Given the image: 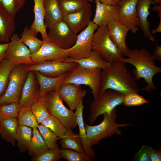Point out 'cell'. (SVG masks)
I'll use <instances>...</instances> for the list:
<instances>
[{
    "instance_id": "23",
    "label": "cell",
    "mask_w": 161,
    "mask_h": 161,
    "mask_svg": "<svg viewBox=\"0 0 161 161\" xmlns=\"http://www.w3.org/2000/svg\"><path fill=\"white\" fill-rule=\"evenodd\" d=\"M63 61L77 63L79 66L89 69L100 68L102 70L108 67L110 63L105 61L97 52L92 51L87 57L80 59H73L68 57Z\"/></svg>"
},
{
    "instance_id": "30",
    "label": "cell",
    "mask_w": 161,
    "mask_h": 161,
    "mask_svg": "<svg viewBox=\"0 0 161 161\" xmlns=\"http://www.w3.org/2000/svg\"><path fill=\"white\" fill-rule=\"evenodd\" d=\"M32 129L25 126L18 125L16 140L20 151L24 153L27 150L32 136Z\"/></svg>"
},
{
    "instance_id": "49",
    "label": "cell",
    "mask_w": 161,
    "mask_h": 161,
    "mask_svg": "<svg viewBox=\"0 0 161 161\" xmlns=\"http://www.w3.org/2000/svg\"><path fill=\"white\" fill-rule=\"evenodd\" d=\"M152 9L154 12L161 10V4H159V5H154V7L152 8Z\"/></svg>"
},
{
    "instance_id": "35",
    "label": "cell",
    "mask_w": 161,
    "mask_h": 161,
    "mask_svg": "<svg viewBox=\"0 0 161 161\" xmlns=\"http://www.w3.org/2000/svg\"><path fill=\"white\" fill-rule=\"evenodd\" d=\"M26 0H0V7L14 18L19 11L23 8Z\"/></svg>"
},
{
    "instance_id": "48",
    "label": "cell",
    "mask_w": 161,
    "mask_h": 161,
    "mask_svg": "<svg viewBox=\"0 0 161 161\" xmlns=\"http://www.w3.org/2000/svg\"><path fill=\"white\" fill-rule=\"evenodd\" d=\"M158 12V15L160 19V22L157 27L155 29L152 30L151 31V33L153 34L161 32V10L159 11Z\"/></svg>"
},
{
    "instance_id": "12",
    "label": "cell",
    "mask_w": 161,
    "mask_h": 161,
    "mask_svg": "<svg viewBox=\"0 0 161 161\" xmlns=\"http://www.w3.org/2000/svg\"><path fill=\"white\" fill-rule=\"evenodd\" d=\"M10 40L6 51L5 58L10 60L14 66L34 63L29 49L22 42L17 34H13Z\"/></svg>"
},
{
    "instance_id": "42",
    "label": "cell",
    "mask_w": 161,
    "mask_h": 161,
    "mask_svg": "<svg viewBox=\"0 0 161 161\" xmlns=\"http://www.w3.org/2000/svg\"><path fill=\"white\" fill-rule=\"evenodd\" d=\"M149 103V101L145 99L138 93L132 92L124 95L123 104L126 106H138Z\"/></svg>"
},
{
    "instance_id": "7",
    "label": "cell",
    "mask_w": 161,
    "mask_h": 161,
    "mask_svg": "<svg viewBox=\"0 0 161 161\" xmlns=\"http://www.w3.org/2000/svg\"><path fill=\"white\" fill-rule=\"evenodd\" d=\"M92 50L97 52L105 61L110 64L124 56L109 38L107 26L98 27L95 32Z\"/></svg>"
},
{
    "instance_id": "39",
    "label": "cell",
    "mask_w": 161,
    "mask_h": 161,
    "mask_svg": "<svg viewBox=\"0 0 161 161\" xmlns=\"http://www.w3.org/2000/svg\"><path fill=\"white\" fill-rule=\"evenodd\" d=\"M21 109L17 103L0 106V121L10 117L17 118Z\"/></svg>"
},
{
    "instance_id": "20",
    "label": "cell",
    "mask_w": 161,
    "mask_h": 161,
    "mask_svg": "<svg viewBox=\"0 0 161 161\" xmlns=\"http://www.w3.org/2000/svg\"><path fill=\"white\" fill-rule=\"evenodd\" d=\"M96 8L93 21L98 27L107 26L112 20L117 21L118 6L101 3L98 0H95Z\"/></svg>"
},
{
    "instance_id": "6",
    "label": "cell",
    "mask_w": 161,
    "mask_h": 161,
    "mask_svg": "<svg viewBox=\"0 0 161 161\" xmlns=\"http://www.w3.org/2000/svg\"><path fill=\"white\" fill-rule=\"evenodd\" d=\"M26 65L20 64L15 66L12 69L6 90L0 97V106L13 103H19L29 72L26 68Z\"/></svg>"
},
{
    "instance_id": "37",
    "label": "cell",
    "mask_w": 161,
    "mask_h": 161,
    "mask_svg": "<svg viewBox=\"0 0 161 161\" xmlns=\"http://www.w3.org/2000/svg\"><path fill=\"white\" fill-rule=\"evenodd\" d=\"M37 128L48 148L58 147L56 143L58 137L50 129L41 124Z\"/></svg>"
},
{
    "instance_id": "14",
    "label": "cell",
    "mask_w": 161,
    "mask_h": 161,
    "mask_svg": "<svg viewBox=\"0 0 161 161\" xmlns=\"http://www.w3.org/2000/svg\"><path fill=\"white\" fill-rule=\"evenodd\" d=\"M41 97L40 87L34 71H29L19 102L21 108L30 107Z\"/></svg>"
},
{
    "instance_id": "36",
    "label": "cell",
    "mask_w": 161,
    "mask_h": 161,
    "mask_svg": "<svg viewBox=\"0 0 161 161\" xmlns=\"http://www.w3.org/2000/svg\"><path fill=\"white\" fill-rule=\"evenodd\" d=\"M40 124L50 129L58 139L63 136L67 129L57 118L50 115Z\"/></svg>"
},
{
    "instance_id": "25",
    "label": "cell",
    "mask_w": 161,
    "mask_h": 161,
    "mask_svg": "<svg viewBox=\"0 0 161 161\" xmlns=\"http://www.w3.org/2000/svg\"><path fill=\"white\" fill-rule=\"evenodd\" d=\"M16 28L14 18L0 7V43H8Z\"/></svg>"
},
{
    "instance_id": "18",
    "label": "cell",
    "mask_w": 161,
    "mask_h": 161,
    "mask_svg": "<svg viewBox=\"0 0 161 161\" xmlns=\"http://www.w3.org/2000/svg\"><path fill=\"white\" fill-rule=\"evenodd\" d=\"M107 29L109 38L125 56L129 49L126 42L129 28L117 21L112 20L107 25Z\"/></svg>"
},
{
    "instance_id": "51",
    "label": "cell",
    "mask_w": 161,
    "mask_h": 161,
    "mask_svg": "<svg viewBox=\"0 0 161 161\" xmlns=\"http://www.w3.org/2000/svg\"><path fill=\"white\" fill-rule=\"evenodd\" d=\"M89 1L93 2L95 0H89Z\"/></svg>"
},
{
    "instance_id": "44",
    "label": "cell",
    "mask_w": 161,
    "mask_h": 161,
    "mask_svg": "<svg viewBox=\"0 0 161 161\" xmlns=\"http://www.w3.org/2000/svg\"><path fill=\"white\" fill-rule=\"evenodd\" d=\"M150 161H160L161 160V150L160 148H152L150 155Z\"/></svg>"
},
{
    "instance_id": "50",
    "label": "cell",
    "mask_w": 161,
    "mask_h": 161,
    "mask_svg": "<svg viewBox=\"0 0 161 161\" xmlns=\"http://www.w3.org/2000/svg\"><path fill=\"white\" fill-rule=\"evenodd\" d=\"M154 1L155 2L156 4H161V0H154Z\"/></svg>"
},
{
    "instance_id": "8",
    "label": "cell",
    "mask_w": 161,
    "mask_h": 161,
    "mask_svg": "<svg viewBox=\"0 0 161 161\" xmlns=\"http://www.w3.org/2000/svg\"><path fill=\"white\" fill-rule=\"evenodd\" d=\"M101 69H89L78 66L69 72L62 84L71 83L89 86L95 99L100 93Z\"/></svg>"
},
{
    "instance_id": "47",
    "label": "cell",
    "mask_w": 161,
    "mask_h": 161,
    "mask_svg": "<svg viewBox=\"0 0 161 161\" xmlns=\"http://www.w3.org/2000/svg\"><path fill=\"white\" fill-rule=\"evenodd\" d=\"M102 3L112 5H116L121 0H98Z\"/></svg>"
},
{
    "instance_id": "17",
    "label": "cell",
    "mask_w": 161,
    "mask_h": 161,
    "mask_svg": "<svg viewBox=\"0 0 161 161\" xmlns=\"http://www.w3.org/2000/svg\"><path fill=\"white\" fill-rule=\"evenodd\" d=\"M34 63L45 61H64L68 57L65 49L61 48L49 41H43L39 50L31 55Z\"/></svg>"
},
{
    "instance_id": "45",
    "label": "cell",
    "mask_w": 161,
    "mask_h": 161,
    "mask_svg": "<svg viewBox=\"0 0 161 161\" xmlns=\"http://www.w3.org/2000/svg\"><path fill=\"white\" fill-rule=\"evenodd\" d=\"M156 47L153 50L152 54L154 59L159 62L161 61V47L157 45L156 43Z\"/></svg>"
},
{
    "instance_id": "13",
    "label": "cell",
    "mask_w": 161,
    "mask_h": 161,
    "mask_svg": "<svg viewBox=\"0 0 161 161\" xmlns=\"http://www.w3.org/2000/svg\"><path fill=\"white\" fill-rule=\"evenodd\" d=\"M138 0H121L118 6L117 21L129 28L133 33L139 29V23L136 9Z\"/></svg>"
},
{
    "instance_id": "27",
    "label": "cell",
    "mask_w": 161,
    "mask_h": 161,
    "mask_svg": "<svg viewBox=\"0 0 161 161\" xmlns=\"http://www.w3.org/2000/svg\"><path fill=\"white\" fill-rule=\"evenodd\" d=\"M16 118L10 117L0 121V135L2 139L14 146L18 126Z\"/></svg>"
},
{
    "instance_id": "15",
    "label": "cell",
    "mask_w": 161,
    "mask_h": 161,
    "mask_svg": "<svg viewBox=\"0 0 161 161\" xmlns=\"http://www.w3.org/2000/svg\"><path fill=\"white\" fill-rule=\"evenodd\" d=\"M92 13L91 5L88 3L79 10L64 16L62 20L77 34L88 26L91 21Z\"/></svg>"
},
{
    "instance_id": "10",
    "label": "cell",
    "mask_w": 161,
    "mask_h": 161,
    "mask_svg": "<svg viewBox=\"0 0 161 161\" xmlns=\"http://www.w3.org/2000/svg\"><path fill=\"white\" fill-rule=\"evenodd\" d=\"M49 28V40L58 47L67 49L75 44L78 35L62 19Z\"/></svg>"
},
{
    "instance_id": "31",
    "label": "cell",
    "mask_w": 161,
    "mask_h": 161,
    "mask_svg": "<svg viewBox=\"0 0 161 161\" xmlns=\"http://www.w3.org/2000/svg\"><path fill=\"white\" fill-rule=\"evenodd\" d=\"M20 39L24 45L28 47L31 54L39 50L43 42L42 40L38 38L36 35L31 32L27 25L24 28Z\"/></svg>"
},
{
    "instance_id": "26",
    "label": "cell",
    "mask_w": 161,
    "mask_h": 161,
    "mask_svg": "<svg viewBox=\"0 0 161 161\" xmlns=\"http://www.w3.org/2000/svg\"><path fill=\"white\" fill-rule=\"evenodd\" d=\"M40 87V95L41 97L46 92L51 91H57L68 73L55 78L49 77L34 71Z\"/></svg>"
},
{
    "instance_id": "22",
    "label": "cell",
    "mask_w": 161,
    "mask_h": 161,
    "mask_svg": "<svg viewBox=\"0 0 161 161\" xmlns=\"http://www.w3.org/2000/svg\"><path fill=\"white\" fill-rule=\"evenodd\" d=\"M83 101V100H82L78 104L75 112L76 116L77 124L79 128L78 134L82 143L84 154L92 160L95 158V153L89 144L85 131L83 117L84 107Z\"/></svg>"
},
{
    "instance_id": "28",
    "label": "cell",
    "mask_w": 161,
    "mask_h": 161,
    "mask_svg": "<svg viewBox=\"0 0 161 161\" xmlns=\"http://www.w3.org/2000/svg\"><path fill=\"white\" fill-rule=\"evenodd\" d=\"M59 143L61 148L71 149L84 154L82 143L79 134L74 133L71 129H67L60 139Z\"/></svg>"
},
{
    "instance_id": "24",
    "label": "cell",
    "mask_w": 161,
    "mask_h": 161,
    "mask_svg": "<svg viewBox=\"0 0 161 161\" xmlns=\"http://www.w3.org/2000/svg\"><path fill=\"white\" fill-rule=\"evenodd\" d=\"M45 11L44 24L46 28H49L63 17L58 0H44Z\"/></svg>"
},
{
    "instance_id": "4",
    "label": "cell",
    "mask_w": 161,
    "mask_h": 161,
    "mask_svg": "<svg viewBox=\"0 0 161 161\" xmlns=\"http://www.w3.org/2000/svg\"><path fill=\"white\" fill-rule=\"evenodd\" d=\"M124 95L111 89L100 92L90 105L88 120L90 125L93 124L100 116L111 112L116 107L122 104Z\"/></svg>"
},
{
    "instance_id": "34",
    "label": "cell",
    "mask_w": 161,
    "mask_h": 161,
    "mask_svg": "<svg viewBox=\"0 0 161 161\" xmlns=\"http://www.w3.org/2000/svg\"><path fill=\"white\" fill-rule=\"evenodd\" d=\"M63 16L76 11L88 3L89 0H58Z\"/></svg>"
},
{
    "instance_id": "19",
    "label": "cell",
    "mask_w": 161,
    "mask_h": 161,
    "mask_svg": "<svg viewBox=\"0 0 161 161\" xmlns=\"http://www.w3.org/2000/svg\"><path fill=\"white\" fill-rule=\"evenodd\" d=\"M156 4L152 0H138L136 9L138 19L139 26L144 37L155 43L156 36L151 32L148 17L150 13L149 9L150 5Z\"/></svg>"
},
{
    "instance_id": "46",
    "label": "cell",
    "mask_w": 161,
    "mask_h": 161,
    "mask_svg": "<svg viewBox=\"0 0 161 161\" xmlns=\"http://www.w3.org/2000/svg\"><path fill=\"white\" fill-rule=\"evenodd\" d=\"M8 44V43H0V63L5 58L6 51Z\"/></svg>"
},
{
    "instance_id": "2",
    "label": "cell",
    "mask_w": 161,
    "mask_h": 161,
    "mask_svg": "<svg viewBox=\"0 0 161 161\" xmlns=\"http://www.w3.org/2000/svg\"><path fill=\"white\" fill-rule=\"evenodd\" d=\"M128 58L123 57L118 61L129 63L135 68L133 70V76L136 80L143 78L147 83L141 89L148 93H151L157 87L153 81V77L161 72V68L155 64V59L152 54L144 48L133 50L129 49L125 55Z\"/></svg>"
},
{
    "instance_id": "40",
    "label": "cell",
    "mask_w": 161,
    "mask_h": 161,
    "mask_svg": "<svg viewBox=\"0 0 161 161\" xmlns=\"http://www.w3.org/2000/svg\"><path fill=\"white\" fill-rule=\"evenodd\" d=\"M59 147L47 150L37 156L32 157V161H58L61 158Z\"/></svg>"
},
{
    "instance_id": "3",
    "label": "cell",
    "mask_w": 161,
    "mask_h": 161,
    "mask_svg": "<svg viewBox=\"0 0 161 161\" xmlns=\"http://www.w3.org/2000/svg\"><path fill=\"white\" fill-rule=\"evenodd\" d=\"M116 112L115 109L109 113L103 114V120L97 125L92 126L84 123L87 137L91 147L98 145L103 139H106L114 134L121 135L122 131L119 129L120 128L134 125L131 124L117 123Z\"/></svg>"
},
{
    "instance_id": "41",
    "label": "cell",
    "mask_w": 161,
    "mask_h": 161,
    "mask_svg": "<svg viewBox=\"0 0 161 161\" xmlns=\"http://www.w3.org/2000/svg\"><path fill=\"white\" fill-rule=\"evenodd\" d=\"M61 158L68 161H90V159L84 154L69 149H60Z\"/></svg>"
},
{
    "instance_id": "38",
    "label": "cell",
    "mask_w": 161,
    "mask_h": 161,
    "mask_svg": "<svg viewBox=\"0 0 161 161\" xmlns=\"http://www.w3.org/2000/svg\"><path fill=\"white\" fill-rule=\"evenodd\" d=\"M32 112L39 124L50 115L41 97L30 107Z\"/></svg>"
},
{
    "instance_id": "43",
    "label": "cell",
    "mask_w": 161,
    "mask_h": 161,
    "mask_svg": "<svg viewBox=\"0 0 161 161\" xmlns=\"http://www.w3.org/2000/svg\"><path fill=\"white\" fill-rule=\"evenodd\" d=\"M152 148L148 145H143L135 154L133 160L150 161V155Z\"/></svg>"
},
{
    "instance_id": "1",
    "label": "cell",
    "mask_w": 161,
    "mask_h": 161,
    "mask_svg": "<svg viewBox=\"0 0 161 161\" xmlns=\"http://www.w3.org/2000/svg\"><path fill=\"white\" fill-rule=\"evenodd\" d=\"M126 64L117 61L101 71L100 92L107 89L116 91L124 95L139 92L137 80L128 70Z\"/></svg>"
},
{
    "instance_id": "21",
    "label": "cell",
    "mask_w": 161,
    "mask_h": 161,
    "mask_svg": "<svg viewBox=\"0 0 161 161\" xmlns=\"http://www.w3.org/2000/svg\"><path fill=\"white\" fill-rule=\"evenodd\" d=\"M33 12L34 19L29 28L34 35H37L40 33L43 41H49L47 32V28L44 24L45 11L43 5L44 0H33Z\"/></svg>"
},
{
    "instance_id": "33",
    "label": "cell",
    "mask_w": 161,
    "mask_h": 161,
    "mask_svg": "<svg viewBox=\"0 0 161 161\" xmlns=\"http://www.w3.org/2000/svg\"><path fill=\"white\" fill-rule=\"evenodd\" d=\"M16 118L18 125L25 126L33 129L37 128L39 124L30 107L21 108Z\"/></svg>"
},
{
    "instance_id": "5",
    "label": "cell",
    "mask_w": 161,
    "mask_h": 161,
    "mask_svg": "<svg viewBox=\"0 0 161 161\" xmlns=\"http://www.w3.org/2000/svg\"><path fill=\"white\" fill-rule=\"evenodd\" d=\"M41 97L50 115L57 118L67 129H73L76 127L77 124L75 112L65 106L57 91L48 92Z\"/></svg>"
},
{
    "instance_id": "11",
    "label": "cell",
    "mask_w": 161,
    "mask_h": 161,
    "mask_svg": "<svg viewBox=\"0 0 161 161\" xmlns=\"http://www.w3.org/2000/svg\"><path fill=\"white\" fill-rule=\"evenodd\" d=\"M78 66L75 62L45 61L27 65L26 68L29 71H38L49 77L55 78L69 72Z\"/></svg>"
},
{
    "instance_id": "32",
    "label": "cell",
    "mask_w": 161,
    "mask_h": 161,
    "mask_svg": "<svg viewBox=\"0 0 161 161\" xmlns=\"http://www.w3.org/2000/svg\"><path fill=\"white\" fill-rule=\"evenodd\" d=\"M14 66L6 58L0 63V97L6 90L10 72Z\"/></svg>"
},
{
    "instance_id": "29",
    "label": "cell",
    "mask_w": 161,
    "mask_h": 161,
    "mask_svg": "<svg viewBox=\"0 0 161 161\" xmlns=\"http://www.w3.org/2000/svg\"><path fill=\"white\" fill-rule=\"evenodd\" d=\"M48 149L37 128L33 129L32 137L27 150L29 154L33 157Z\"/></svg>"
},
{
    "instance_id": "9",
    "label": "cell",
    "mask_w": 161,
    "mask_h": 161,
    "mask_svg": "<svg viewBox=\"0 0 161 161\" xmlns=\"http://www.w3.org/2000/svg\"><path fill=\"white\" fill-rule=\"evenodd\" d=\"M98 26L91 21L88 26L78 35L75 44L70 48L65 49L68 57L80 59L89 56L92 51L93 37Z\"/></svg>"
},
{
    "instance_id": "16",
    "label": "cell",
    "mask_w": 161,
    "mask_h": 161,
    "mask_svg": "<svg viewBox=\"0 0 161 161\" xmlns=\"http://www.w3.org/2000/svg\"><path fill=\"white\" fill-rule=\"evenodd\" d=\"M87 91L86 89H83L80 85L66 83L61 84L57 92L60 97L67 103L70 109L73 111L83 100Z\"/></svg>"
}]
</instances>
